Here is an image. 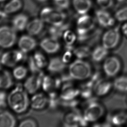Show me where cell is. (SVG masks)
<instances>
[{
  "label": "cell",
  "instance_id": "cell-1",
  "mask_svg": "<svg viewBox=\"0 0 127 127\" xmlns=\"http://www.w3.org/2000/svg\"><path fill=\"white\" fill-rule=\"evenodd\" d=\"M7 104L10 108L17 113H22L26 112L30 101L27 92L21 85H17L9 94Z\"/></svg>",
  "mask_w": 127,
  "mask_h": 127
},
{
  "label": "cell",
  "instance_id": "cell-2",
  "mask_svg": "<svg viewBox=\"0 0 127 127\" xmlns=\"http://www.w3.org/2000/svg\"><path fill=\"white\" fill-rule=\"evenodd\" d=\"M67 17V14L57 7L46 6L39 12L40 18L45 23L53 26H61L65 24Z\"/></svg>",
  "mask_w": 127,
  "mask_h": 127
},
{
  "label": "cell",
  "instance_id": "cell-3",
  "mask_svg": "<svg viewBox=\"0 0 127 127\" xmlns=\"http://www.w3.org/2000/svg\"><path fill=\"white\" fill-rule=\"evenodd\" d=\"M92 72L91 65L84 60L77 59L69 65V74L75 80L84 81L88 79Z\"/></svg>",
  "mask_w": 127,
  "mask_h": 127
},
{
  "label": "cell",
  "instance_id": "cell-4",
  "mask_svg": "<svg viewBox=\"0 0 127 127\" xmlns=\"http://www.w3.org/2000/svg\"><path fill=\"white\" fill-rule=\"evenodd\" d=\"M95 28V21L91 16L84 14L77 21V40L83 42L88 40Z\"/></svg>",
  "mask_w": 127,
  "mask_h": 127
},
{
  "label": "cell",
  "instance_id": "cell-5",
  "mask_svg": "<svg viewBox=\"0 0 127 127\" xmlns=\"http://www.w3.org/2000/svg\"><path fill=\"white\" fill-rule=\"evenodd\" d=\"M105 112L104 107L95 100L89 101L84 109L83 115L88 123H93L103 117Z\"/></svg>",
  "mask_w": 127,
  "mask_h": 127
},
{
  "label": "cell",
  "instance_id": "cell-6",
  "mask_svg": "<svg viewBox=\"0 0 127 127\" xmlns=\"http://www.w3.org/2000/svg\"><path fill=\"white\" fill-rule=\"evenodd\" d=\"M16 31L12 27L4 25L0 26V47L8 49L11 47L17 40Z\"/></svg>",
  "mask_w": 127,
  "mask_h": 127
},
{
  "label": "cell",
  "instance_id": "cell-7",
  "mask_svg": "<svg viewBox=\"0 0 127 127\" xmlns=\"http://www.w3.org/2000/svg\"><path fill=\"white\" fill-rule=\"evenodd\" d=\"M121 32L119 26L111 28L103 34L101 42L102 45L108 50L116 48L121 41Z\"/></svg>",
  "mask_w": 127,
  "mask_h": 127
},
{
  "label": "cell",
  "instance_id": "cell-8",
  "mask_svg": "<svg viewBox=\"0 0 127 127\" xmlns=\"http://www.w3.org/2000/svg\"><path fill=\"white\" fill-rule=\"evenodd\" d=\"M63 124L65 127H83L88 126V122L84 119L83 114L75 108L65 114L63 117Z\"/></svg>",
  "mask_w": 127,
  "mask_h": 127
},
{
  "label": "cell",
  "instance_id": "cell-9",
  "mask_svg": "<svg viewBox=\"0 0 127 127\" xmlns=\"http://www.w3.org/2000/svg\"><path fill=\"white\" fill-rule=\"evenodd\" d=\"M122 64L120 59L115 56L107 57L103 62V72L108 77L112 78L117 76L121 69Z\"/></svg>",
  "mask_w": 127,
  "mask_h": 127
},
{
  "label": "cell",
  "instance_id": "cell-10",
  "mask_svg": "<svg viewBox=\"0 0 127 127\" xmlns=\"http://www.w3.org/2000/svg\"><path fill=\"white\" fill-rule=\"evenodd\" d=\"M25 54L21 50H13L2 53L1 64L7 67H13L24 60Z\"/></svg>",
  "mask_w": 127,
  "mask_h": 127
},
{
  "label": "cell",
  "instance_id": "cell-11",
  "mask_svg": "<svg viewBox=\"0 0 127 127\" xmlns=\"http://www.w3.org/2000/svg\"><path fill=\"white\" fill-rule=\"evenodd\" d=\"M44 76L42 72L39 73L32 74L26 79L24 87L27 93L32 94L38 91L41 86Z\"/></svg>",
  "mask_w": 127,
  "mask_h": 127
},
{
  "label": "cell",
  "instance_id": "cell-12",
  "mask_svg": "<svg viewBox=\"0 0 127 127\" xmlns=\"http://www.w3.org/2000/svg\"><path fill=\"white\" fill-rule=\"evenodd\" d=\"M95 14L96 21L102 28H111L115 24V20L106 10L102 9L97 10Z\"/></svg>",
  "mask_w": 127,
  "mask_h": 127
},
{
  "label": "cell",
  "instance_id": "cell-13",
  "mask_svg": "<svg viewBox=\"0 0 127 127\" xmlns=\"http://www.w3.org/2000/svg\"><path fill=\"white\" fill-rule=\"evenodd\" d=\"M80 93V89L74 86L73 83H70L62 86L59 96L62 100L67 101L77 98Z\"/></svg>",
  "mask_w": 127,
  "mask_h": 127
},
{
  "label": "cell",
  "instance_id": "cell-14",
  "mask_svg": "<svg viewBox=\"0 0 127 127\" xmlns=\"http://www.w3.org/2000/svg\"><path fill=\"white\" fill-rule=\"evenodd\" d=\"M113 87V83L108 79H100L93 87V91L96 96L103 97L110 93Z\"/></svg>",
  "mask_w": 127,
  "mask_h": 127
},
{
  "label": "cell",
  "instance_id": "cell-15",
  "mask_svg": "<svg viewBox=\"0 0 127 127\" xmlns=\"http://www.w3.org/2000/svg\"><path fill=\"white\" fill-rule=\"evenodd\" d=\"M62 86L60 77L55 78L49 75L44 76L41 86L45 92L49 93L55 91L56 89L62 88Z\"/></svg>",
  "mask_w": 127,
  "mask_h": 127
},
{
  "label": "cell",
  "instance_id": "cell-16",
  "mask_svg": "<svg viewBox=\"0 0 127 127\" xmlns=\"http://www.w3.org/2000/svg\"><path fill=\"white\" fill-rule=\"evenodd\" d=\"M42 50L48 54H54L59 51L61 48L60 43L58 40L51 37L43 39L40 42Z\"/></svg>",
  "mask_w": 127,
  "mask_h": 127
},
{
  "label": "cell",
  "instance_id": "cell-17",
  "mask_svg": "<svg viewBox=\"0 0 127 127\" xmlns=\"http://www.w3.org/2000/svg\"><path fill=\"white\" fill-rule=\"evenodd\" d=\"M45 22L39 17L29 21L26 27V30L28 34L32 36L39 35L45 28Z\"/></svg>",
  "mask_w": 127,
  "mask_h": 127
},
{
  "label": "cell",
  "instance_id": "cell-18",
  "mask_svg": "<svg viewBox=\"0 0 127 127\" xmlns=\"http://www.w3.org/2000/svg\"><path fill=\"white\" fill-rule=\"evenodd\" d=\"M37 44L35 39L30 35H23L19 38L18 41V46L20 50L25 53L34 50Z\"/></svg>",
  "mask_w": 127,
  "mask_h": 127
},
{
  "label": "cell",
  "instance_id": "cell-19",
  "mask_svg": "<svg viewBox=\"0 0 127 127\" xmlns=\"http://www.w3.org/2000/svg\"><path fill=\"white\" fill-rule=\"evenodd\" d=\"M67 66V64L63 61L61 57H55L50 59L47 65V69L51 73L57 74L64 72Z\"/></svg>",
  "mask_w": 127,
  "mask_h": 127
},
{
  "label": "cell",
  "instance_id": "cell-20",
  "mask_svg": "<svg viewBox=\"0 0 127 127\" xmlns=\"http://www.w3.org/2000/svg\"><path fill=\"white\" fill-rule=\"evenodd\" d=\"M29 17L26 14L20 13L16 15L12 19V27L16 31H24L26 29Z\"/></svg>",
  "mask_w": 127,
  "mask_h": 127
},
{
  "label": "cell",
  "instance_id": "cell-21",
  "mask_svg": "<svg viewBox=\"0 0 127 127\" xmlns=\"http://www.w3.org/2000/svg\"><path fill=\"white\" fill-rule=\"evenodd\" d=\"M48 103V98L42 93H37L31 98L30 105L31 108L34 110L43 109L46 106Z\"/></svg>",
  "mask_w": 127,
  "mask_h": 127
},
{
  "label": "cell",
  "instance_id": "cell-22",
  "mask_svg": "<svg viewBox=\"0 0 127 127\" xmlns=\"http://www.w3.org/2000/svg\"><path fill=\"white\" fill-rule=\"evenodd\" d=\"M73 6L77 14L82 15L87 14L91 9V0H73Z\"/></svg>",
  "mask_w": 127,
  "mask_h": 127
},
{
  "label": "cell",
  "instance_id": "cell-23",
  "mask_svg": "<svg viewBox=\"0 0 127 127\" xmlns=\"http://www.w3.org/2000/svg\"><path fill=\"white\" fill-rule=\"evenodd\" d=\"M16 119L14 115L7 110L0 109V127H14Z\"/></svg>",
  "mask_w": 127,
  "mask_h": 127
},
{
  "label": "cell",
  "instance_id": "cell-24",
  "mask_svg": "<svg viewBox=\"0 0 127 127\" xmlns=\"http://www.w3.org/2000/svg\"><path fill=\"white\" fill-rule=\"evenodd\" d=\"M108 50L102 45L96 46L91 51V57L92 60L95 63L103 61L108 57Z\"/></svg>",
  "mask_w": 127,
  "mask_h": 127
},
{
  "label": "cell",
  "instance_id": "cell-25",
  "mask_svg": "<svg viewBox=\"0 0 127 127\" xmlns=\"http://www.w3.org/2000/svg\"><path fill=\"white\" fill-rule=\"evenodd\" d=\"M70 26V23L68 22L61 26L50 25V27L48 30V33L50 37L59 40V38L62 37L64 31L68 29Z\"/></svg>",
  "mask_w": 127,
  "mask_h": 127
},
{
  "label": "cell",
  "instance_id": "cell-26",
  "mask_svg": "<svg viewBox=\"0 0 127 127\" xmlns=\"http://www.w3.org/2000/svg\"><path fill=\"white\" fill-rule=\"evenodd\" d=\"M23 6L22 0H9L4 5L3 10L8 15L18 12Z\"/></svg>",
  "mask_w": 127,
  "mask_h": 127
},
{
  "label": "cell",
  "instance_id": "cell-27",
  "mask_svg": "<svg viewBox=\"0 0 127 127\" xmlns=\"http://www.w3.org/2000/svg\"><path fill=\"white\" fill-rule=\"evenodd\" d=\"M12 84L13 80L10 72L0 66V89H7Z\"/></svg>",
  "mask_w": 127,
  "mask_h": 127
},
{
  "label": "cell",
  "instance_id": "cell-28",
  "mask_svg": "<svg viewBox=\"0 0 127 127\" xmlns=\"http://www.w3.org/2000/svg\"><path fill=\"white\" fill-rule=\"evenodd\" d=\"M91 49L88 46L83 45L75 47L73 51L74 56L77 59L84 60L88 57H91Z\"/></svg>",
  "mask_w": 127,
  "mask_h": 127
},
{
  "label": "cell",
  "instance_id": "cell-29",
  "mask_svg": "<svg viewBox=\"0 0 127 127\" xmlns=\"http://www.w3.org/2000/svg\"><path fill=\"white\" fill-rule=\"evenodd\" d=\"M113 87L121 93H127V76H121L116 78L113 83Z\"/></svg>",
  "mask_w": 127,
  "mask_h": 127
},
{
  "label": "cell",
  "instance_id": "cell-30",
  "mask_svg": "<svg viewBox=\"0 0 127 127\" xmlns=\"http://www.w3.org/2000/svg\"><path fill=\"white\" fill-rule=\"evenodd\" d=\"M110 122L116 126H122L127 122V114L122 112L115 114L111 117Z\"/></svg>",
  "mask_w": 127,
  "mask_h": 127
},
{
  "label": "cell",
  "instance_id": "cell-31",
  "mask_svg": "<svg viewBox=\"0 0 127 127\" xmlns=\"http://www.w3.org/2000/svg\"><path fill=\"white\" fill-rule=\"evenodd\" d=\"M48 98V106L51 109H54L57 108L60 105L61 99L59 95L55 91H53L49 93Z\"/></svg>",
  "mask_w": 127,
  "mask_h": 127
},
{
  "label": "cell",
  "instance_id": "cell-32",
  "mask_svg": "<svg viewBox=\"0 0 127 127\" xmlns=\"http://www.w3.org/2000/svg\"><path fill=\"white\" fill-rule=\"evenodd\" d=\"M62 38L66 45H73L77 40V36L75 33L69 29L64 32Z\"/></svg>",
  "mask_w": 127,
  "mask_h": 127
},
{
  "label": "cell",
  "instance_id": "cell-33",
  "mask_svg": "<svg viewBox=\"0 0 127 127\" xmlns=\"http://www.w3.org/2000/svg\"><path fill=\"white\" fill-rule=\"evenodd\" d=\"M32 57L35 64L40 69H43L48 65V63L47 62L45 56L41 52H36Z\"/></svg>",
  "mask_w": 127,
  "mask_h": 127
},
{
  "label": "cell",
  "instance_id": "cell-34",
  "mask_svg": "<svg viewBox=\"0 0 127 127\" xmlns=\"http://www.w3.org/2000/svg\"><path fill=\"white\" fill-rule=\"evenodd\" d=\"M28 73V70L25 67L19 65L16 67L13 71V75L14 78L18 80L24 79Z\"/></svg>",
  "mask_w": 127,
  "mask_h": 127
},
{
  "label": "cell",
  "instance_id": "cell-35",
  "mask_svg": "<svg viewBox=\"0 0 127 127\" xmlns=\"http://www.w3.org/2000/svg\"><path fill=\"white\" fill-rule=\"evenodd\" d=\"M115 18L119 22L127 21V6L118 10L115 14Z\"/></svg>",
  "mask_w": 127,
  "mask_h": 127
},
{
  "label": "cell",
  "instance_id": "cell-36",
  "mask_svg": "<svg viewBox=\"0 0 127 127\" xmlns=\"http://www.w3.org/2000/svg\"><path fill=\"white\" fill-rule=\"evenodd\" d=\"M79 104V101L77 98L67 101L61 100V105L65 108H70L71 109L76 108V107Z\"/></svg>",
  "mask_w": 127,
  "mask_h": 127
},
{
  "label": "cell",
  "instance_id": "cell-37",
  "mask_svg": "<svg viewBox=\"0 0 127 127\" xmlns=\"http://www.w3.org/2000/svg\"><path fill=\"white\" fill-rule=\"evenodd\" d=\"M28 66L30 72L32 74L39 73L42 72L41 69L39 68L35 64L32 56H31L29 58L28 60Z\"/></svg>",
  "mask_w": 127,
  "mask_h": 127
},
{
  "label": "cell",
  "instance_id": "cell-38",
  "mask_svg": "<svg viewBox=\"0 0 127 127\" xmlns=\"http://www.w3.org/2000/svg\"><path fill=\"white\" fill-rule=\"evenodd\" d=\"M52 1L56 7L62 10L68 8L70 5V0H52Z\"/></svg>",
  "mask_w": 127,
  "mask_h": 127
},
{
  "label": "cell",
  "instance_id": "cell-39",
  "mask_svg": "<svg viewBox=\"0 0 127 127\" xmlns=\"http://www.w3.org/2000/svg\"><path fill=\"white\" fill-rule=\"evenodd\" d=\"M97 3L101 9L106 10L113 6V0H97Z\"/></svg>",
  "mask_w": 127,
  "mask_h": 127
},
{
  "label": "cell",
  "instance_id": "cell-40",
  "mask_svg": "<svg viewBox=\"0 0 127 127\" xmlns=\"http://www.w3.org/2000/svg\"><path fill=\"white\" fill-rule=\"evenodd\" d=\"M73 51L74 50L65 49V52L62 56V59L63 61L66 64L70 61L72 57L74 56Z\"/></svg>",
  "mask_w": 127,
  "mask_h": 127
},
{
  "label": "cell",
  "instance_id": "cell-41",
  "mask_svg": "<svg viewBox=\"0 0 127 127\" xmlns=\"http://www.w3.org/2000/svg\"><path fill=\"white\" fill-rule=\"evenodd\" d=\"M37 124L32 119H28L22 121L20 123L19 126L20 127H36Z\"/></svg>",
  "mask_w": 127,
  "mask_h": 127
},
{
  "label": "cell",
  "instance_id": "cell-42",
  "mask_svg": "<svg viewBox=\"0 0 127 127\" xmlns=\"http://www.w3.org/2000/svg\"><path fill=\"white\" fill-rule=\"evenodd\" d=\"M7 96L3 91H0V109H3L7 106Z\"/></svg>",
  "mask_w": 127,
  "mask_h": 127
},
{
  "label": "cell",
  "instance_id": "cell-43",
  "mask_svg": "<svg viewBox=\"0 0 127 127\" xmlns=\"http://www.w3.org/2000/svg\"><path fill=\"white\" fill-rule=\"evenodd\" d=\"M8 17V15L3 11V9L0 8V20L6 19Z\"/></svg>",
  "mask_w": 127,
  "mask_h": 127
},
{
  "label": "cell",
  "instance_id": "cell-44",
  "mask_svg": "<svg viewBox=\"0 0 127 127\" xmlns=\"http://www.w3.org/2000/svg\"><path fill=\"white\" fill-rule=\"evenodd\" d=\"M122 31L124 35L127 38V23L124 24L122 26Z\"/></svg>",
  "mask_w": 127,
  "mask_h": 127
},
{
  "label": "cell",
  "instance_id": "cell-45",
  "mask_svg": "<svg viewBox=\"0 0 127 127\" xmlns=\"http://www.w3.org/2000/svg\"><path fill=\"white\" fill-rule=\"evenodd\" d=\"M35 0L39 3H43L48 1L49 0Z\"/></svg>",
  "mask_w": 127,
  "mask_h": 127
},
{
  "label": "cell",
  "instance_id": "cell-46",
  "mask_svg": "<svg viewBox=\"0 0 127 127\" xmlns=\"http://www.w3.org/2000/svg\"><path fill=\"white\" fill-rule=\"evenodd\" d=\"M126 0H116L117 2L119 4H121V3H123L124 2L126 1Z\"/></svg>",
  "mask_w": 127,
  "mask_h": 127
},
{
  "label": "cell",
  "instance_id": "cell-47",
  "mask_svg": "<svg viewBox=\"0 0 127 127\" xmlns=\"http://www.w3.org/2000/svg\"><path fill=\"white\" fill-rule=\"evenodd\" d=\"M2 54V53L1 52H0V65L1 64V56Z\"/></svg>",
  "mask_w": 127,
  "mask_h": 127
},
{
  "label": "cell",
  "instance_id": "cell-48",
  "mask_svg": "<svg viewBox=\"0 0 127 127\" xmlns=\"http://www.w3.org/2000/svg\"><path fill=\"white\" fill-rule=\"evenodd\" d=\"M7 0H0V2H4L6 1Z\"/></svg>",
  "mask_w": 127,
  "mask_h": 127
},
{
  "label": "cell",
  "instance_id": "cell-49",
  "mask_svg": "<svg viewBox=\"0 0 127 127\" xmlns=\"http://www.w3.org/2000/svg\"><path fill=\"white\" fill-rule=\"evenodd\" d=\"M126 102H127V99H126Z\"/></svg>",
  "mask_w": 127,
  "mask_h": 127
}]
</instances>
